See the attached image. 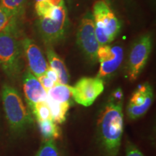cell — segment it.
<instances>
[{"mask_svg": "<svg viewBox=\"0 0 156 156\" xmlns=\"http://www.w3.org/2000/svg\"><path fill=\"white\" fill-rule=\"evenodd\" d=\"M46 54H47L48 61L49 62L48 66L57 74L58 83L67 85L69 80V75L64 62L51 48H47Z\"/></svg>", "mask_w": 156, "mask_h": 156, "instance_id": "4fadbf2b", "label": "cell"}, {"mask_svg": "<svg viewBox=\"0 0 156 156\" xmlns=\"http://www.w3.org/2000/svg\"><path fill=\"white\" fill-rule=\"evenodd\" d=\"M22 51L14 24L0 32V65L9 78H16L22 69Z\"/></svg>", "mask_w": 156, "mask_h": 156, "instance_id": "7a4b0ae2", "label": "cell"}, {"mask_svg": "<svg viewBox=\"0 0 156 156\" xmlns=\"http://www.w3.org/2000/svg\"><path fill=\"white\" fill-rule=\"evenodd\" d=\"M77 41L79 47L90 61H97V53L100 45L95 36L92 15H87L81 20L77 30Z\"/></svg>", "mask_w": 156, "mask_h": 156, "instance_id": "ba28073f", "label": "cell"}, {"mask_svg": "<svg viewBox=\"0 0 156 156\" xmlns=\"http://www.w3.org/2000/svg\"><path fill=\"white\" fill-rule=\"evenodd\" d=\"M104 84L99 77H82L73 87V97L76 103L90 106L103 93Z\"/></svg>", "mask_w": 156, "mask_h": 156, "instance_id": "52a82bcc", "label": "cell"}, {"mask_svg": "<svg viewBox=\"0 0 156 156\" xmlns=\"http://www.w3.org/2000/svg\"><path fill=\"white\" fill-rule=\"evenodd\" d=\"M95 32L100 46L112 42L119 33L121 23L108 5L103 0L95 2L93 7Z\"/></svg>", "mask_w": 156, "mask_h": 156, "instance_id": "277c9868", "label": "cell"}, {"mask_svg": "<svg viewBox=\"0 0 156 156\" xmlns=\"http://www.w3.org/2000/svg\"><path fill=\"white\" fill-rule=\"evenodd\" d=\"M27 0H1V7L11 17H15L22 12Z\"/></svg>", "mask_w": 156, "mask_h": 156, "instance_id": "e0dca14e", "label": "cell"}, {"mask_svg": "<svg viewBox=\"0 0 156 156\" xmlns=\"http://www.w3.org/2000/svg\"><path fill=\"white\" fill-rule=\"evenodd\" d=\"M2 98L6 118L12 131L15 133L24 132L32 124L33 119L18 91L5 84L2 87Z\"/></svg>", "mask_w": 156, "mask_h": 156, "instance_id": "3957f363", "label": "cell"}, {"mask_svg": "<svg viewBox=\"0 0 156 156\" xmlns=\"http://www.w3.org/2000/svg\"><path fill=\"white\" fill-rule=\"evenodd\" d=\"M23 83L25 100L30 110L37 103L46 101L47 93L37 77L30 73V70L25 72Z\"/></svg>", "mask_w": 156, "mask_h": 156, "instance_id": "7c38bea8", "label": "cell"}, {"mask_svg": "<svg viewBox=\"0 0 156 156\" xmlns=\"http://www.w3.org/2000/svg\"><path fill=\"white\" fill-rule=\"evenodd\" d=\"M123 98L121 88L114 90L101 111L98 130L101 143L107 156H117L124 131Z\"/></svg>", "mask_w": 156, "mask_h": 156, "instance_id": "6da1fadb", "label": "cell"}, {"mask_svg": "<svg viewBox=\"0 0 156 156\" xmlns=\"http://www.w3.org/2000/svg\"><path fill=\"white\" fill-rule=\"evenodd\" d=\"M153 47L151 36L145 34L140 36L132 45L128 60L127 75L133 82L137 79L147 64Z\"/></svg>", "mask_w": 156, "mask_h": 156, "instance_id": "8992f818", "label": "cell"}, {"mask_svg": "<svg viewBox=\"0 0 156 156\" xmlns=\"http://www.w3.org/2000/svg\"><path fill=\"white\" fill-rule=\"evenodd\" d=\"M153 101V90L150 83L140 85L132 94L129 101L126 112L132 120L143 116L151 108Z\"/></svg>", "mask_w": 156, "mask_h": 156, "instance_id": "9c48e42d", "label": "cell"}, {"mask_svg": "<svg viewBox=\"0 0 156 156\" xmlns=\"http://www.w3.org/2000/svg\"><path fill=\"white\" fill-rule=\"evenodd\" d=\"M124 57V51L119 45L100 46L97 53V58L100 67L97 77H106L112 75L118 69Z\"/></svg>", "mask_w": 156, "mask_h": 156, "instance_id": "30bf717a", "label": "cell"}, {"mask_svg": "<svg viewBox=\"0 0 156 156\" xmlns=\"http://www.w3.org/2000/svg\"><path fill=\"white\" fill-rule=\"evenodd\" d=\"M22 46L30 73L36 77L44 75L48 69V64L40 48L28 38L23 41Z\"/></svg>", "mask_w": 156, "mask_h": 156, "instance_id": "8fae6325", "label": "cell"}, {"mask_svg": "<svg viewBox=\"0 0 156 156\" xmlns=\"http://www.w3.org/2000/svg\"><path fill=\"white\" fill-rule=\"evenodd\" d=\"M38 1H47L54 6L59 5H61L62 3L64 2V0H35V2H38Z\"/></svg>", "mask_w": 156, "mask_h": 156, "instance_id": "d4e9b609", "label": "cell"}, {"mask_svg": "<svg viewBox=\"0 0 156 156\" xmlns=\"http://www.w3.org/2000/svg\"><path fill=\"white\" fill-rule=\"evenodd\" d=\"M47 98L56 102L71 103L70 100L73 97V87L64 84H56L46 92Z\"/></svg>", "mask_w": 156, "mask_h": 156, "instance_id": "5bb4252c", "label": "cell"}, {"mask_svg": "<svg viewBox=\"0 0 156 156\" xmlns=\"http://www.w3.org/2000/svg\"><path fill=\"white\" fill-rule=\"evenodd\" d=\"M38 124L44 140H54L61 136V129L52 119L38 121Z\"/></svg>", "mask_w": 156, "mask_h": 156, "instance_id": "2e32d148", "label": "cell"}, {"mask_svg": "<svg viewBox=\"0 0 156 156\" xmlns=\"http://www.w3.org/2000/svg\"><path fill=\"white\" fill-rule=\"evenodd\" d=\"M48 107L50 108L51 119L56 124H61L66 121L67 113L69 112L70 103H62L54 101L51 99H46Z\"/></svg>", "mask_w": 156, "mask_h": 156, "instance_id": "9a60e30c", "label": "cell"}, {"mask_svg": "<svg viewBox=\"0 0 156 156\" xmlns=\"http://www.w3.org/2000/svg\"><path fill=\"white\" fill-rule=\"evenodd\" d=\"M31 111L36 117L37 122L38 121L52 119L50 108L46 101L37 103L36 104L34 105Z\"/></svg>", "mask_w": 156, "mask_h": 156, "instance_id": "ac0fdd59", "label": "cell"}, {"mask_svg": "<svg viewBox=\"0 0 156 156\" xmlns=\"http://www.w3.org/2000/svg\"><path fill=\"white\" fill-rule=\"evenodd\" d=\"M45 75H46L47 77L49 78V79L51 80L52 81L54 82L56 84H58V76H57V74L54 70H53L51 69V68L49 67V66H48V69L46 70V73H45Z\"/></svg>", "mask_w": 156, "mask_h": 156, "instance_id": "cb8c5ba5", "label": "cell"}, {"mask_svg": "<svg viewBox=\"0 0 156 156\" xmlns=\"http://www.w3.org/2000/svg\"><path fill=\"white\" fill-rule=\"evenodd\" d=\"M37 79L38 80V81L40 82L41 85H42V87H44V89L46 90V92H47L48 90H50L52 87L56 85V83L49 79L46 75H42L40 77H37Z\"/></svg>", "mask_w": 156, "mask_h": 156, "instance_id": "7402d4cb", "label": "cell"}, {"mask_svg": "<svg viewBox=\"0 0 156 156\" xmlns=\"http://www.w3.org/2000/svg\"><path fill=\"white\" fill-rule=\"evenodd\" d=\"M36 156H59L54 140H44L39 147Z\"/></svg>", "mask_w": 156, "mask_h": 156, "instance_id": "d6986e66", "label": "cell"}, {"mask_svg": "<svg viewBox=\"0 0 156 156\" xmlns=\"http://www.w3.org/2000/svg\"><path fill=\"white\" fill-rule=\"evenodd\" d=\"M54 6L47 1H38L35 4V9L39 17H46L49 14Z\"/></svg>", "mask_w": 156, "mask_h": 156, "instance_id": "ffe728a7", "label": "cell"}, {"mask_svg": "<svg viewBox=\"0 0 156 156\" xmlns=\"http://www.w3.org/2000/svg\"><path fill=\"white\" fill-rule=\"evenodd\" d=\"M67 9L64 2L54 6L47 16L39 18V32L46 44H55L63 38L67 28Z\"/></svg>", "mask_w": 156, "mask_h": 156, "instance_id": "5b68a950", "label": "cell"}, {"mask_svg": "<svg viewBox=\"0 0 156 156\" xmlns=\"http://www.w3.org/2000/svg\"><path fill=\"white\" fill-rule=\"evenodd\" d=\"M13 18L2 9L0 5V32L13 24Z\"/></svg>", "mask_w": 156, "mask_h": 156, "instance_id": "44dd1931", "label": "cell"}, {"mask_svg": "<svg viewBox=\"0 0 156 156\" xmlns=\"http://www.w3.org/2000/svg\"><path fill=\"white\" fill-rule=\"evenodd\" d=\"M126 156H145L142 154L141 151L137 147L132 145L131 143H129L126 146Z\"/></svg>", "mask_w": 156, "mask_h": 156, "instance_id": "603a6c76", "label": "cell"}]
</instances>
